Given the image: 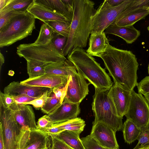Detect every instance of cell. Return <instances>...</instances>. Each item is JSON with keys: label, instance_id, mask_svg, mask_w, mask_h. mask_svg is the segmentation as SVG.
I'll return each instance as SVG.
<instances>
[{"label": "cell", "instance_id": "cell-43", "mask_svg": "<svg viewBox=\"0 0 149 149\" xmlns=\"http://www.w3.org/2000/svg\"><path fill=\"white\" fill-rule=\"evenodd\" d=\"M68 9L69 11L73 14L74 0H62Z\"/></svg>", "mask_w": 149, "mask_h": 149}, {"label": "cell", "instance_id": "cell-13", "mask_svg": "<svg viewBox=\"0 0 149 149\" xmlns=\"http://www.w3.org/2000/svg\"><path fill=\"white\" fill-rule=\"evenodd\" d=\"M22 130H38L32 107L28 104L14 103L9 108Z\"/></svg>", "mask_w": 149, "mask_h": 149}, {"label": "cell", "instance_id": "cell-31", "mask_svg": "<svg viewBox=\"0 0 149 149\" xmlns=\"http://www.w3.org/2000/svg\"><path fill=\"white\" fill-rule=\"evenodd\" d=\"M62 103L61 100L56 97L52 91L41 109L43 113L48 114L55 110Z\"/></svg>", "mask_w": 149, "mask_h": 149}, {"label": "cell", "instance_id": "cell-49", "mask_svg": "<svg viewBox=\"0 0 149 149\" xmlns=\"http://www.w3.org/2000/svg\"><path fill=\"white\" fill-rule=\"evenodd\" d=\"M144 97L149 104V94L144 95Z\"/></svg>", "mask_w": 149, "mask_h": 149}, {"label": "cell", "instance_id": "cell-36", "mask_svg": "<svg viewBox=\"0 0 149 149\" xmlns=\"http://www.w3.org/2000/svg\"><path fill=\"white\" fill-rule=\"evenodd\" d=\"M138 143L133 149L139 148L149 144V129L141 131L138 139Z\"/></svg>", "mask_w": 149, "mask_h": 149}, {"label": "cell", "instance_id": "cell-39", "mask_svg": "<svg viewBox=\"0 0 149 149\" xmlns=\"http://www.w3.org/2000/svg\"><path fill=\"white\" fill-rule=\"evenodd\" d=\"M37 127L38 129H42L51 127L53 124L47 115H45L39 119L37 122Z\"/></svg>", "mask_w": 149, "mask_h": 149}, {"label": "cell", "instance_id": "cell-52", "mask_svg": "<svg viewBox=\"0 0 149 149\" xmlns=\"http://www.w3.org/2000/svg\"><path fill=\"white\" fill-rule=\"evenodd\" d=\"M105 149H109V148H105Z\"/></svg>", "mask_w": 149, "mask_h": 149}, {"label": "cell", "instance_id": "cell-45", "mask_svg": "<svg viewBox=\"0 0 149 149\" xmlns=\"http://www.w3.org/2000/svg\"><path fill=\"white\" fill-rule=\"evenodd\" d=\"M8 0H0V11H1L6 5Z\"/></svg>", "mask_w": 149, "mask_h": 149}, {"label": "cell", "instance_id": "cell-29", "mask_svg": "<svg viewBox=\"0 0 149 149\" xmlns=\"http://www.w3.org/2000/svg\"><path fill=\"white\" fill-rule=\"evenodd\" d=\"M55 33L51 27L44 23L41 25L38 36L34 43L37 45L48 44L52 42Z\"/></svg>", "mask_w": 149, "mask_h": 149}, {"label": "cell", "instance_id": "cell-16", "mask_svg": "<svg viewBox=\"0 0 149 149\" xmlns=\"http://www.w3.org/2000/svg\"><path fill=\"white\" fill-rule=\"evenodd\" d=\"M69 77L45 74L40 76L20 81V84L32 86L62 88L65 86Z\"/></svg>", "mask_w": 149, "mask_h": 149}, {"label": "cell", "instance_id": "cell-32", "mask_svg": "<svg viewBox=\"0 0 149 149\" xmlns=\"http://www.w3.org/2000/svg\"><path fill=\"white\" fill-rule=\"evenodd\" d=\"M81 139L85 149H105L90 135L81 138Z\"/></svg>", "mask_w": 149, "mask_h": 149}, {"label": "cell", "instance_id": "cell-22", "mask_svg": "<svg viewBox=\"0 0 149 149\" xmlns=\"http://www.w3.org/2000/svg\"><path fill=\"white\" fill-rule=\"evenodd\" d=\"M149 14L148 8H141L123 16L118 17L114 23L120 27L132 26L139 20L145 19Z\"/></svg>", "mask_w": 149, "mask_h": 149}, {"label": "cell", "instance_id": "cell-27", "mask_svg": "<svg viewBox=\"0 0 149 149\" xmlns=\"http://www.w3.org/2000/svg\"><path fill=\"white\" fill-rule=\"evenodd\" d=\"M85 125V121L78 117L63 122L53 124V125L64 131H72L80 134L83 131Z\"/></svg>", "mask_w": 149, "mask_h": 149}, {"label": "cell", "instance_id": "cell-3", "mask_svg": "<svg viewBox=\"0 0 149 149\" xmlns=\"http://www.w3.org/2000/svg\"><path fill=\"white\" fill-rule=\"evenodd\" d=\"M67 58L78 73L95 88L105 92L109 91L112 86V82L105 70L82 48H77L68 55Z\"/></svg>", "mask_w": 149, "mask_h": 149}, {"label": "cell", "instance_id": "cell-40", "mask_svg": "<svg viewBox=\"0 0 149 149\" xmlns=\"http://www.w3.org/2000/svg\"><path fill=\"white\" fill-rule=\"evenodd\" d=\"M0 102L6 107L9 108L15 102L11 96L6 95L1 91L0 92Z\"/></svg>", "mask_w": 149, "mask_h": 149}, {"label": "cell", "instance_id": "cell-19", "mask_svg": "<svg viewBox=\"0 0 149 149\" xmlns=\"http://www.w3.org/2000/svg\"><path fill=\"white\" fill-rule=\"evenodd\" d=\"M106 33L112 34L123 38L128 44L135 41L140 35V32L133 26L120 27L113 23L104 30Z\"/></svg>", "mask_w": 149, "mask_h": 149}, {"label": "cell", "instance_id": "cell-2", "mask_svg": "<svg viewBox=\"0 0 149 149\" xmlns=\"http://www.w3.org/2000/svg\"><path fill=\"white\" fill-rule=\"evenodd\" d=\"M94 5L89 0H74L69 33L63 51L65 56L77 48L86 47L91 33V18L96 11Z\"/></svg>", "mask_w": 149, "mask_h": 149}, {"label": "cell", "instance_id": "cell-51", "mask_svg": "<svg viewBox=\"0 0 149 149\" xmlns=\"http://www.w3.org/2000/svg\"><path fill=\"white\" fill-rule=\"evenodd\" d=\"M147 29L149 32V26H148L147 27Z\"/></svg>", "mask_w": 149, "mask_h": 149}, {"label": "cell", "instance_id": "cell-33", "mask_svg": "<svg viewBox=\"0 0 149 149\" xmlns=\"http://www.w3.org/2000/svg\"><path fill=\"white\" fill-rule=\"evenodd\" d=\"M53 89L46 91L40 97L23 104H31L37 109H39L44 105Z\"/></svg>", "mask_w": 149, "mask_h": 149}, {"label": "cell", "instance_id": "cell-47", "mask_svg": "<svg viewBox=\"0 0 149 149\" xmlns=\"http://www.w3.org/2000/svg\"><path fill=\"white\" fill-rule=\"evenodd\" d=\"M0 149H4L3 137L1 132H0Z\"/></svg>", "mask_w": 149, "mask_h": 149}, {"label": "cell", "instance_id": "cell-23", "mask_svg": "<svg viewBox=\"0 0 149 149\" xmlns=\"http://www.w3.org/2000/svg\"><path fill=\"white\" fill-rule=\"evenodd\" d=\"M34 1L56 12L72 21L73 14L69 11L62 0H34Z\"/></svg>", "mask_w": 149, "mask_h": 149}, {"label": "cell", "instance_id": "cell-41", "mask_svg": "<svg viewBox=\"0 0 149 149\" xmlns=\"http://www.w3.org/2000/svg\"><path fill=\"white\" fill-rule=\"evenodd\" d=\"M11 96L13 98L15 103L17 104H24L38 98L33 97L24 95H17Z\"/></svg>", "mask_w": 149, "mask_h": 149}, {"label": "cell", "instance_id": "cell-15", "mask_svg": "<svg viewBox=\"0 0 149 149\" xmlns=\"http://www.w3.org/2000/svg\"><path fill=\"white\" fill-rule=\"evenodd\" d=\"M131 92L114 84L108 92L118 115L123 118L128 110L131 97Z\"/></svg>", "mask_w": 149, "mask_h": 149}, {"label": "cell", "instance_id": "cell-1", "mask_svg": "<svg viewBox=\"0 0 149 149\" xmlns=\"http://www.w3.org/2000/svg\"><path fill=\"white\" fill-rule=\"evenodd\" d=\"M103 60L114 84L132 91L138 84L139 64L131 51L116 48L110 44L105 51L95 56Z\"/></svg>", "mask_w": 149, "mask_h": 149}, {"label": "cell", "instance_id": "cell-48", "mask_svg": "<svg viewBox=\"0 0 149 149\" xmlns=\"http://www.w3.org/2000/svg\"><path fill=\"white\" fill-rule=\"evenodd\" d=\"M138 149H149V144L141 147Z\"/></svg>", "mask_w": 149, "mask_h": 149}, {"label": "cell", "instance_id": "cell-12", "mask_svg": "<svg viewBox=\"0 0 149 149\" xmlns=\"http://www.w3.org/2000/svg\"><path fill=\"white\" fill-rule=\"evenodd\" d=\"M116 132L110 126L99 122L93 124L90 135L105 148L119 149Z\"/></svg>", "mask_w": 149, "mask_h": 149}, {"label": "cell", "instance_id": "cell-17", "mask_svg": "<svg viewBox=\"0 0 149 149\" xmlns=\"http://www.w3.org/2000/svg\"><path fill=\"white\" fill-rule=\"evenodd\" d=\"M52 89L47 87L23 85L18 81H14L4 88L3 93L11 96L24 95L33 97H38L46 91Z\"/></svg>", "mask_w": 149, "mask_h": 149}, {"label": "cell", "instance_id": "cell-38", "mask_svg": "<svg viewBox=\"0 0 149 149\" xmlns=\"http://www.w3.org/2000/svg\"><path fill=\"white\" fill-rule=\"evenodd\" d=\"M52 141L51 149H73L53 135H50Z\"/></svg>", "mask_w": 149, "mask_h": 149}, {"label": "cell", "instance_id": "cell-4", "mask_svg": "<svg viewBox=\"0 0 149 149\" xmlns=\"http://www.w3.org/2000/svg\"><path fill=\"white\" fill-rule=\"evenodd\" d=\"M108 92L95 88L92 104L95 118L93 123H104L116 132L122 130L123 118L118 115L113 103L108 95Z\"/></svg>", "mask_w": 149, "mask_h": 149}, {"label": "cell", "instance_id": "cell-26", "mask_svg": "<svg viewBox=\"0 0 149 149\" xmlns=\"http://www.w3.org/2000/svg\"><path fill=\"white\" fill-rule=\"evenodd\" d=\"M34 0H8L6 5L0 11V17L13 11L27 12V9Z\"/></svg>", "mask_w": 149, "mask_h": 149}, {"label": "cell", "instance_id": "cell-7", "mask_svg": "<svg viewBox=\"0 0 149 149\" xmlns=\"http://www.w3.org/2000/svg\"><path fill=\"white\" fill-rule=\"evenodd\" d=\"M134 0H125L119 5L112 7L104 0L92 16L91 34L102 32L113 23L124 10Z\"/></svg>", "mask_w": 149, "mask_h": 149}, {"label": "cell", "instance_id": "cell-42", "mask_svg": "<svg viewBox=\"0 0 149 149\" xmlns=\"http://www.w3.org/2000/svg\"><path fill=\"white\" fill-rule=\"evenodd\" d=\"M67 86L68 83L63 88H54L53 89V92L56 97L61 100L62 103L63 102L66 95Z\"/></svg>", "mask_w": 149, "mask_h": 149}, {"label": "cell", "instance_id": "cell-21", "mask_svg": "<svg viewBox=\"0 0 149 149\" xmlns=\"http://www.w3.org/2000/svg\"><path fill=\"white\" fill-rule=\"evenodd\" d=\"M46 74L69 77L76 72L73 64L66 59L65 61L47 63L45 68Z\"/></svg>", "mask_w": 149, "mask_h": 149}, {"label": "cell", "instance_id": "cell-14", "mask_svg": "<svg viewBox=\"0 0 149 149\" xmlns=\"http://www.w3.org/2000/svg\"><path fill=\"white\" fill-rule=\"evenodd\" d=\"M79 105L64 100L59 106L47 115L53 124L63 122L77 117L80 112Z\"/></svg>", "mask_w": 149, "mask_h": 149}, {"label": "cell", "instance_id": "cell-24", "mask_svg": "<svg viewBox=\"0 0 149 149\" xmlns=\"http://www.w3.org/2000/svg\"><path fill=\"white\" fill-rule=\"evenodd\" d=\"M80 134L75 132L65 130L53 135L73 149H85L79 137Z\"/></svg>", "mask_w": 149, "mask_h": 149}, {"label": "cell", "instance_id": "cell-5", "mask_svg": "<svg viewBox=\"0 0 149 149\" xmlns=\"http://www.w3.org/2000/svg\"><path fill=\"white\" fill-rule=\"evenodd\" d=\"M35 27V19L29 12L15 17L0 29V47L9 46L31 35Z\"/></svg>", "mask_w": 149, "mask_h": 149}, {"label": "cell", "instance_id": "cell-28", "mask_svg": "<svg viewBox=\"0 0 149 149\" xmlns=\"http://www.w3.org/2000/svg\"><path fill=\"white\" fill-rule=\"evenodd\" d=\"M26 61L29 78H33L45 74V68L48 63L35 60H29Z\"/></svg>", "mask_w": 149, "mask_h": 149}, {"label": "cell", "instance_id": "cell-44", "mask_svg": "<svg viewBox=\"0 0 149 149\" xmlns=\"http://www.w3.org/2000/svg\"><path fill=\"white\" fill-rule=\"evenodd\" d=\"M108 3L112 7H115L121 4L125 0H106Z\"/></svg>", "mask_w": 149, "mask_h": 149}, {"label": "cell", "instance_id": "cell-25", "mask_svg": "<svg viewBox=\"0 0 149 149\" xmlns=\"http://www.w3.org/2000/svg\"><path fill=\"white\" fill-rule=\"evenodd\" d=\"M122 130L125 142L129 144L138 139L141 131L130 120L128 119L123 124Z\"/></svg>", "mask_w": 149, "mask_h": 149}, {"label": "cell", "instance_id": "cell-11", "mask_svg": "<svg viewBox=\"0 0 149 149\" xmlns=\"http://www.w3.org/2000/svg\"><path fill=\"white\" fill-rule=\"evenodd\" d=\"M66 95L64 100L80 104L88 94V86L85 79L77 72L70 75L68 81Z\"/></svg>", "mask_w": 149, "mask_h": 149}, {"label": "cell", "instance_id": "cell-9", "mask_svg": "<svg viewBox=\"0 0 149 149\" xmlns=\"http://www.w3.org/2000/svg\"><path fill=\"white\" fill-rule=\"evenodd\" d=\"M125 116L141 131L149 129V104L142 94L134 90L131 92L129 106Z\"/></svg>", "mask_w": 149, "mask_h": 149}, {"label": "cell", "instance_id": "cell-35", "mask_svg": "<svg viewBox=\"0 0 149 149\" xmlns=\"http://www.w3.org/2000/svg\"><path fill=\"white\" fill-rule=\"evenodd\" d=\"M26 12L13 11L0 17V29L6 26L14 18Z\"/></svg>", "mask_w": 149, "mask_h": 149}, {"label": "cell", "instance_id": "cell-8", "mask_svg": "<svg viewBox=\"0 0 149 149\" xmlns=\"http://www.w3.org/2000/svg\"><path fill=\"white\" fill-rule=\"evenodd\" d=\"M21 131L12 111L0 102V132L4 149H18Z\"/></svg>", "mask_w": 149, "mask_h": 149}, {"label": "cell", "instance_id": "cell-34", "mask_svg": "<svg viewBox=\"0 0 149 149\" xmlns=\"http://www.w3.org/2000/svg\"><path fill=\"white\" fill-rule=\"evenodd\" d=\"M67 38V37L56 33L52 41L57 50L60 53L63 55V49Z\"/></svg>", "mask_w": 149, "mask_h": 149}, {"label": "cell", "instance_id": "cell-18", "mask_svg": "<svg viewBox=\"0 0 149 149\" xmlns=\"http://www.w3.org/2000/svg\"><path fill=\"white\" fill-rule=\"evenodd\" d=\"M35 19L43 22L48 21L71 22L64 16L34 1L27 9Z\"/></svg>", "mask_w": 149, "mask_h": 149}, {"label": "cell", "instance_id": "cell-50", "mask_svg": "<svg viewBox=\"0 0 149 149\" xmlns=\"http://www.w3.org/2000/svg\"><path fill=\"white\" fill-rule=\"evenodd\" d=\"M148 74H149V64L148 65Z\"/></svg>", "mask_w": 149, "mask_h": 149}, {"label": "cell", "instance_id": "cell-37", "mask_svg": "<svg viewBox=\"0 0 149 149\" xmlns=\"http://www.w3.org/2000/svg\"><path fill=\"white\" fill-rule=\"evenodd\" d=\"M138 93L145 95L149 94V76L142 79L137 85Z\"/></svg>", "mask_w": 149, "mask_h": 149}, {"label": "cell", "instance_id": "cell-20", "mask_svg": "<svg viewBox=\"0 0 149 149\" xmlns=\"http://www.w3.org/2000/svg\"><path fill=\"white\" fill-rule=\"evenodd\" d=\"M109 43L104 31L91 34L89 47L86 52L92 56H95L104 52Z\"/></svg>", "mask_w": 149, "mask_h": 149}, {"label": "cell", "instance_id": "cell-10", "mask_svg": "<svg viewBox=\"0 0 149 149\" xmlns=\"http://www.w3.org/2000/svg\"><path fill=\"white\" fill-rule=\"evenodd\" d=\"M50 136L39 129L22 130L18 149H49Z\"/></svg>", "mask_w": 149, "mask_h": 149}, {"label": "cell", "instance_id": "cell-6", "mask_svg": "<svg viewBox=\"0 0 149 149\" xmlns=\"http://www.w3.org/2000/svg\"><path fill=\"white\" fill-rule=\"evenodd\" d=\"M17 53L26 61L35 60L45 63L64 61L67 59L55 47L52 41L46 45H37L34 43L23 44L17 47Z\"/></svg>", "mask_w": 149, "mask_h": 149}, {"label": "cell", "instance_id": "cell-46", "mask_svg": "<svg viewBox=\"0 0 149 149\" xmlns=\"http://www.w3.org/2000/svg\"><path fill=\"white\" fill-rule=\"evenodd\" d=\"M5 59L3 54L0 52V71H1V67L3 64L4 63Z\"/></svg>", "mask_w": 149, "mask_h": 149}, {"label": "cell", "instance_id": "cell-30", "mask_svg": "<svg viewBox=\"0 0 149 149\" xmlns=\"http://www.w3.org/2000/svg\"><path fill=\"white\" fill-rule=\"evenodd\" d=\"M71 22L48 21L44 22L53 29L55 33L68 38Z\"/></svg>", "mask_w": 149, "mask_h": 149}]
</instances>
